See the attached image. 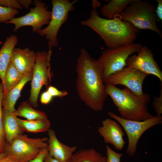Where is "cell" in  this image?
Segmentation results:
<instances>
[{"instance_id":"6da1fadb","label":"cell","mask_w":162,"mask_h":162,"mask_svg":"<svg viewBox=\"0 0 162 162\" xmlns=\"http://www.w3.org/2000/svg\"><path fill=\"white\" fill-rule=\"evenodd\" d=\"M76 70V89L80 98L92 110H102L108 95L97 59L81 48L77 59Z\"/></svg>"},{"instance_id":"7a4b0ae2","label":"cell","mask_w":162,"mask_h":162,"mask_svg":"<svg viewBox=\"0 0 162 162\" xmlns=\"http://www.w3.org/2000/svg\"><path fill=\"white\" fill-rule=\"evenodd\" d=\"M80 23L97 33L108 48H115L134 43L140 30L130 22L117 18H102L95 8H93L89 18Z\"/></svg>"},{"instance_id":"3957f363","label":"cell","mask_w":162,"mask_h":162,"mask_svg":"<svg viewBox=\"0 0 162 162\" xmlns=\"http://www.w3.org/2000/svg\"><path fill=\"white\" fill-rule=\"evenodd\" d=\"M105 88L121 118L140 121L153 116L148 110L147 104L150 101L148 94L146 93L141 97L126 87L121 89L109 84L105 83Z\"/></svg>"},{"instance_id":"277c9868","label":"cell","mask_w":162,"mask_h":162,"mask_svg":"<svg viewBox=\"0 0 162 162\" xmlns=\"http://www.w3.org/2000/svg\"><path fill=\"white\" fill-rule=\"evenodd\" d=\"M156 7L147 1L134 0L115 18L130 22L136 28L152 31L162 37L158 26Z\"/></svg>"},{"instance_id":"5b68a950","label":"cell","mask_w":162,"mask_h":162,"mask_svg":"<svg viewBox=\"0 0 162 162\" xmlns=\"http://www.w3.org/2000/svg\"><path fill=\"white\" fill-rule=\"evenodd\" d=\"M142 46L140 43H134L104 50L97 59L101 68L104 82L111 75L126 67L130 56L138 52Z\"/></svg>"},{"instance_id":"8992f818","label":"cell","mask_w":162,"mask_h":162,"mask_svg":"<svg viewBox=\"0 0 162 162\" xmlns=\"http://www.w3.org/2000/svg\"><path fill=\"white\" fill-rule=\"evenodd\" d=\"M48 140L47 137L34 138L22 134L10 143L5 141L3 152L18 162H29L48 146Z\"/></svg>"},{"instance_id":"52a82bcc","label":"cell","mask_w":162,"mask_h":162,"mask_svg":"<svg viewBox=\"0 0 162 162\" xmlns=\"http://www.w3.org/2000/svg\"><path fill=\"white\" fill-rule=\"evenodd\" d=\"M48 51H38L35 53V62L31 81L29 104L34 107L38 106V99L41 89L43 86L48 88L52 76L50 60L52 48Z\"/></svg>"},{"instance_id":"ba28073f","label":"cell","mask_w":162,"mask_h":162,"mask_svg":"<svg viewBox=\"0 0 162 162\" xmlns=\"http://www.w3.org/2000/svg\"><path fill=\"white\" fill-rule=\"evenodd\" d=\"M78 1L74 0H52L51 18L49 24L45 28L37 32L40 36H45L48 40L49 47L57 46L58 45L57 35L62 26L68 19L69 13L74 10V4Z\"/></svg>"},{"instance_id":"9c48e42d","label":"cell","mask_w":162,"mask_h":162,"mask_svg":"<svg viewBox=\"0 0 162 162\" xmlns=\"http://www.w3.org/2000/svg\"><path fill=\"white\" fill-rule=\"evenodd\" d=\"M107 114L118 122L124 129L128 139L126 153L130 157L136 154L138 142L143 134L150 128L162 122V116L157 115L140 121L124 119L112 112H108Z\"/></svg>"},{"instance_id":"30bf717a","label":"cell","mask_w":162,"mask_h":162,"mask_svg":"<svg viewBox=\"0 0 162 162\" xmlns=\"http://www.w3.org/2000/svg\"><path fill=\"white\" fill-rule=\"evenodd\" d=\"M35 7L25 15L14 18L6 23L14 25V32L26 26H31L34 33L37 32L45 25L48 24L51 18V11L48 10L46 3L40 0L34 2Z\"/></svg>"},{"instance_id":"8fae6325","label":"cell","mask_w":162,"mask_h":162,"mask_svg":"<svg viewBox=\"0 0 162 162\" xmlns=\"http://www.w3.org/2000/svg\"><path fill=\"white\" fill-rule=\"evenodd\" d=\"M148 75L136 69L125 67L110 76L104 83L125 86L139 97H144L143 82Z\"/></svg>"},{"instance_id":"7c38bea8","label":"cell","mask_w":162,"mask_h":162,"mask_svg":"<svg viewBox=\"0 0 162 162\" xmlns=\"http://www.w3.org/2000/svg\"><path fill=\"white\" fill-rule=\"evenodd\" d=\"M137 55L130 56L126 61V66L144 73L157 77L162 82V72L155 61L151 50L143 46Z\"/></svg>"},{"instance_id":"4fadbf2b","label":"cell","mask_w":162,"mask_h":162,"mask_svg":"<svg viewBox=\"0 0 162 162\" xmlns=\"http://www.w3.org/2000/svg\"><path fill=\"white\" fill-rule=\"evenodd\" d=\"M98 132L104 142L112 145L117 149L122 150L126 142L123 137L124 133L121 126L115 121L106 118L102 121V125Z\"/></svg>"},{"instance_id":"5bb4252c","label":"cell","mask_w":162,"mask_h":162,"mask_svg":"<svg viewBox=\"0 0 162 162\" xmlns=\"http://www.w3.org/2000/svg\"><path fill=\"white\" fill-rule=\"evenodd\" d=\"M10 62L22 75L33 74L35 62V53L28 48H15Z\"/></svg>"},{"instance_id":"9a60e30c","label":"cell","mask_w":162,"mask_h":162,"mask_svg":"<svg viewBox=\"0 0 162 162\" xmlns=\"http://www.w3.org/2000/svg\"><path fill=\"white\" fill-rule=\"evenodd\" d=\"M48 132L49 154L60 162H67L73 155L77 147H70L61 142L53 130L50 129Z\"/></svg>"},{"instance_id":"2e32d148","label":"cell","mask_w":162,"mask_h":162,"mask_svg":"<svg viewBox=\"0 0 162 162\" xmlns=\"http://www.w3.org/2000/svg\"><path fill=\"white\" fill-rule=\"evenodd\" d=\"M18 42L17 37L12 34L8 37L0 50V78L3 85L5 74L10 62L12 53Z\"/></svg>"},{"instance_id":"e0dca14e","label":"cell","mask_w":162,"mask_h":162,"mask_svg":"<svg viewBox=\"0 0 162 162\" xmlns=\"http://www.w3.org/2000/svg\"><path fill=\"white\" fill-rule=\"evenodd\" d=\"M32 74L24 75L20 82L4 96L2 103L3 110L10 112L15 111V105L16 102L20 97L21 91L25 85L32 81Z\"/></svg>"},{"instance_id":"ac0fdd59","label":"cell","mask_w":162,"mask_h":162,"mask_svg":"<svg viewBox=\"0 0 162 162\" xmlns=\"http://www.w3.org/2000/svg\"><path fill=\"white\" fill-rule=\"evenodd\" d=\"M13 112L3 110V121L6 142H10L18 136L24 132L19 125Z\"/></svg>"},{"instance_id":"d6986e66","label":"cell","mask_w":162,"mask_h":162,"mask_svg":"<svg viewBox=\"0 0 162 162\" xmlns=\"http://www.w3.org/2000/svg\"><path fill=\"white\" fill-rule=\"evenodd\" d=\"M16 120L24 132L38 133L45 132L50 129L51 123L47 118L33 120H24L16 117Z\"/></svg>"},{"instance_id":"ffe728a7","label":"cell","mask_w":162,"mask_h":162,"mask_svg":"<svg viewBox=\"0 0 162 162\" xmlns=\"http://www.w3.org/2000/svg\"><path fill=\"white\" fill-rule=\"evenodd\" d=\"M134 0H111L101 8L102 14L107 19H112L120 14Z\"/></svg>"},{"instance_id":"44dd1931","label":"cell","mask_w":162,"mask_h":162,"mask_svg":"<svg viewBox=\"0 0 162 162\" xmlns=\"http://www.w3.org/2000/svg\"><path fill=\"white\" fill-rule=\"evenodd\" d=\"M106 158L93 148L81 149L67 162H106Z\"/></svg>"},{"instance_id":"7402d4cb","label":"cell","mask_w":162,"mask_h":162,"mask_svg":"<svg viewBox=\"0 0 162 162\" xmlns=\"http://www.w3.org/2000/svg\"><path fill=\"white\" fill-rule=\"evenodd\" d=\"M13 113L16 117H23L28 120L48 118L47 115L45 112L35 110L32 107L29 103L26 101L22 102Z\"/></svg>"},{"instance_id":"603a6c76","label":"cell","mask_w":162,"mask_h":162,"mask_svg":"<svg viewBox=\"0 0 162 162\" xmlns=\"http://www.w3.org/2000/svg\"><path fill=\"white\" fill-rule=\"evenodd\" d=\"M23 76L10 62L5 74L4 82L3 85L4 96L20 82Z\"/></svg>"},{"instance_id":"cb8c5ba5","label":"cell","mask_w":162,"mask_h":162,"mask_svg":"<svg viewBox=\"0 0 162 162\" xmlns=\"http://www.w3.org/2000/svg\"><path fill=\"white\" fill-rule=\"evenodd\" d=\"M4 97L3 85L1 82L0 83V153L3 152V147L6 141L3 121L2 103Z\"/></svg>"},{"instance_id":"d4e9b609","label":"cell","mask_w":162,"mask_h":162,"mask_svg":"<svg viewBox=\"0 0 162 162\" xmlns=\"http://www.w3.org/2000/svg\"><path fill=\"white\" fill-rule=\"evenodd\" d=\"M16 9L7 8L0 5V23H5L14 18L18 14Z\"/></svg>"},{"instance_id":"484cf974","label":"cell","mask_w":162,"mask_h":162,"mask_svg":"<svg viewBox=\"0 0 162 162\" xmlns=\"http://www.w3.org/2000/svg\"><path fill=\"white\" fill-rule=\"evenodd\" d=\"M152 106L157 116H162V82L160 83V94L158 97L153 98Z\"/></svg>"},{"instance_id":"4316f807","label":"cell","mask_w":162,"mask_h":162,"mask_svg":"<svg viewBox=\"0 0 162 162\" xmlns=\"http://www.w3.org/2000/svg\"><path fill=\"white\" fill-rule=\"evenodd\" d=\"M106 162H120L121 158L123 155L122 154L115 152L108 145H106Z\"/></svg>"},{"instance_id":"83f0119b","label":"cell","mask_w":162,"mask_h":162,"mask_svg":"<svg viewBox=\"0 0 162 162\" xmlns=\"http://www.w3.org/2000/svg\"><path fill=\"white\" fill-rule=\"evenodd\" d=\"M0 5L7 8L22 9V7L18 0H0Z\"/></svg>"},{"instance_id":"f1b7e54d","label":"cell","mask_w":162,"mask_h":162,"mask_svg":"<svg viewBox=\"0 0 162 162\" xmlns=\"http://www.w3.org/2000/svg\"><path fill=\"white\" fill-rule=\"evenodd\" d=\"M47 91L53 97L56 96L62 98L68 94V93L67 91L65 90H59L55 87L51 86H50L48 87Z\"/></svg>"},{"instance_id":"f546056e","label":"cell","mask_w":162,"mask_h":162,"mask_svg":"<svg viewBox=\"0 0 162 162\" xmlns=\"http://www.w3.org/2000/svg\"><path fill=\"white\" fill-rule=\"evenodd\" d=\"M48 153V146L42 148L38 154L29 162H44L45 159Z\"/></svg>"},{"instance_id":"4dcf8cb0","label":"cell","mask_w":162,"mask_h":162,"mask_svg":"<svg viewBox=\"0 0 162 162\" xmlns=\"http://www.w3.org/2000/svg\"><path fill=\"white\" fill-rule=\"evenodd\" d=\"M53 97L46 91L43 92L40 97V101L43 104H46L49 103L52 100Z\"/></svg>"},{"instance_id":"1f68e13d","label":"cell","mask_w":162,"mask_h":162,"mask_svg":"<svg viewBox=\"0 0 162 162\" xmlns=\"http://www.w3.org/2000/svg\"><path fill=\"white\" fill-rule=\"evenodd\" d=\"M158 4L156 8L155 14L157 17L160 20H162V0H157Z\"/></svg>"},{"instance_id":"d6a6232c","label":"cell","mask_w":162,"mask_h":162,"mask_svg":"<svg viewBox=\"0 0 162 162\" xmlns=\"http://www.w3.org/2000/svg\"><path fill=\"white\" fill-rule=\"evenodd\" d=\"M19 3L22 7L28 9L30 5L32 3V0H18Z\"/></svg>"},{"instance_id":"836d02e7","label":"cell","mask_w":162,"mask_h":162,"mask_svg":"<svg viewBox=\"0 0 162 162\" xmlns=\"http://www.w3.org/2000/svg\"><path fill=\"white\" fill-rule=\"evenodd\" d=\"M0 162H18L10 156L6 155Z\"/></svg>"},{"instance_id":"e575fe53","label":"cell","mask_w":162,"mask_h":162,"mask_svg":"<svg viewBox=\"0 0 162 162\" xmlns=\"http://www.w3.org/2000/svg\"><path fill=\"white\" fill-rule=\"evenodd\" d=\"M44 162H60L57 160L52 158L48 154L46 157Z\"/></svg>"},{"instance_id":"d590c367","label":"cell","mask_w":162,"mask_h":162,"mask_svg":"<svg viewBox=\"0 0 162 162\" xmlns=\"http://www.w3.org/2000/svg\"><path fill=\"white\" fill-rule=\"evenodd\" d=\"M101 4L97 0H92V6L93 8H96L100 6Z\"/></svg>"},{"instance_id":"8d00e7d4","label":"cell","mask_w":162,"mask_h":162,"mask_svg":"<svg viewBox=\"0 0 162 162\" xmlns=\"http://www.w3.org/2000/svg\"><path fill=\"white\" fill-rule=\"evenodd\" d=\"M6 153L5 152L0 153V162L3 158L6 155Z\"/></svg>"}]
</instances>
